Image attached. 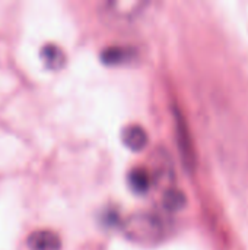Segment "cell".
Listing matches in <instances>:
<instances>
[{
    "label": "cell",
    "instance_id": "cell-3",
    "mask_svg": "<svg viewBox=\"0 0 248 250\" xmlns=\"http://www.w3.org/2000/svg\"><path fill=\"white\" fill-rule=\"evenodd\" d=\"M146 6L148 1L143 0H113L104 3L105 12L120 19H132L142 13Z\"/></svg>",
    "mask_w": 248,
    "mask_h": 250
},
{
    "label": "cell",
    "instance_id": "cell-8",
    "mask_svg": "<svg viewBox=\"0 0 248 250\" xmlns=\"http://www.w3.org/2000/svg\"><path fill=\"white\" fill-rule=\"evenodd\" d=\"M134 56L133 48L124 47V45H111L102 50L101 60L107 64H120L124 62L132 60Z\"/></svg>",
    "mask_w": 248,
    "mask_h": 250
},
{
    "label": "cell",
    "instance_id": "cell-6",
    "mask_svg": "<svg viewBox=\"0 0 248 250\" xmlns=\"http://www.w3.org/2000/svg\"><path fill=\"white\" fill-rule=\"evenodd\" d=\"M123 144L132 151H140L148 144V133L140 125H129L121 132Z\"/></svg>",
    "mask_w": 248,
    "mask_h": 250
},
{
    "label": "cell",
    "instance_id": "cell-1",
    "mask_svg": "<svg viewBox=\"0 0 248 250\" xmlns=\"http://www.w3.org/2000/svg\"><path fill=\"white\" fill-rule=\"evenodd\" d=\"M121 230L129 240L140 245H155L165 236L164 220L158 214L148 211L130 214L123 220Z\"/></svg>",
    "mask_w": 248,
    "mask_h": 250
},
{
    "label": "cell",
    "instance_id": "cell-9",
    "mask_svg": "<svg viewBox=\"0 0 248 250\" xmlns=\"http://www.w3.org/2000/svg\"><path fill=\"white\" fill-rule=\"evenodd\" d=\"M186 202H187L186 195L177 188H171L162 193V205L168 211H178L186 205Z\"/></svg>",
    "mask_w": 248,
    "mask_h": 250
},
{
    "label": "cell",
    "instance_id": "cell-4",
    "mask_svg": "<svg viewBox=\"0 0 248 250\" xmlns=\"http://www.w3.org/2000/svg\"><path fill=\"white\" fill-rule=\"evenodd\" d=\"M26 246L29 250H61V239L56 231L41 229L26 237Z\"/></svg>",
    "mask_w": 248,
    "mask_h": 250
},
{
    "label": "cell",
    "instance_id": "cell-5",
    "mask_svg": "<svg viewBox=\"0 0 248 250\" xmlns=\"http://www.w3.org/2000/svg\"><path fill=\"white\" fill-rule=\"evenodd\" d=\"M39 56H41L44 66L50 70H58L66 63V54L63 48L54 42L44 44L39 50Z\"/></svg>",
    "mask_w": 248,
    "mask_h": 250
},
{
    "label": "cell",
    "instance_id": "cell-7",
    "mask_svg": "<svg viewBox=\"0 0 248 250\" xmlns=\"http://www.w3.org/2000/svg\"><path fill=\"white\" fill-rule=\"evenodd\" d=\"M129 186L132 190L137 192V193H145L146 190H149V188L153 185L152 176L149 173V170L143 168V167H134L129 171Z\"/></svg>",
    "mask_w": 248,
    "mask_h": 250
},
{
    "label": "cell",
    "instance_id": "cell-2",
    "mask_svg": "<svg viewBox=\"0 0 248 250\" xmlns=\"http://www.w3.org/2000/svg\"><path fill=\"white\" fill-rule=\"evenodd\" d=\"M151 176L153 180V185L159 186L164 192L174 188V166L172 160L170 158L168 152L164 149H158L152 157V168Z\"/></svg>",
    "mask_w": 248,
    "mask_h": 250
}]
</instances>
